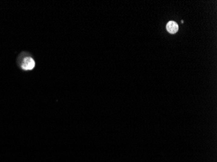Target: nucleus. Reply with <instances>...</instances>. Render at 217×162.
I'll list each match as a JSON object with an SVG mask.
<instances>
[{
    "label": "nucleus",
    "instance_id": "nucleus-1",
    "mask_svg": "<svg viewBox=\"0 0 217 162\" xmlns=\"http://www.w3.org/2000/svg\"><path fill=\"white\" fill-rule=\"evenodd\" d=\"M36 62L31 55H28L22 58L20 62L21 68L25 71H31L34 69Z\"/></svg>",
    "mask_w": 217,
    "mask_h": 162
},
{
    "label": "nucleus",
    "instance_id": "nucleus-2",
    "mask_svg": "<svg viewBox=\"0 0 217 162\" xmlns=\"http://www.w3.org/2000/svg\"><path fill=\"white\" fill-rule=\"evenodd\" d=\"M166 29L170 34H175L178 31V24L174 21H170L166 25Z\"/></svg>",
    "mask_w": 217,
    "mask_h": 162
}]
</instances>
